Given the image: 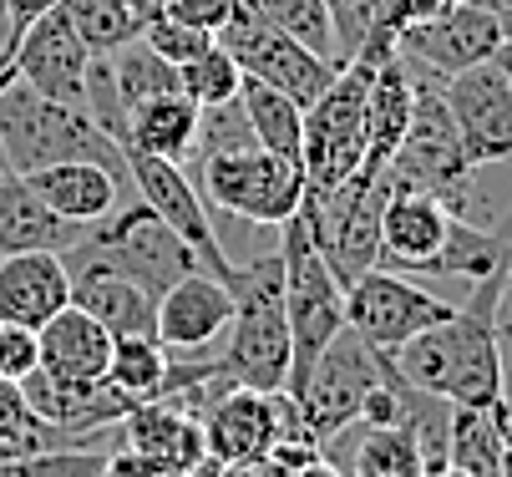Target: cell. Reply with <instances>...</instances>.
<instances>
[{
    "label": "cell",
    "mask_w": 512,
    "mask_h": 477,
    "mask_svg": "<svg viewBox=\"0 0 512 477\" xmlns=\"http://www.w3.org/2000/svg\"><path fill=\"white\" fill-rule=\"evenodd\" d=\"M492 295L497 275L472 285V300L457 305L452 320L411 335L391 356L396 376L447 406H497L502 401V351L492 335Z\"/></svg>",
    "instance_id": "cell-1"
},
{
    "label": "cell",
    "mask_w": 512,
    "mask_h": 477,
    "mask_svg": "<svg viewBox=\"0 0 512 477\" xmlns=\"http://www.w3.org/2000/svg\"><path fill=\"white\" fill-rule=\"evenodd\" d=\"M234 295V320L224 330V376L249 391H284L289 386V315H284V264L279 249L254 254L249 264H234L229 275Z\"/></svg>",
    "instance_id": "cell-2"
},
{
    "label": "cell",
    "mask_w": 512,
    "mask_h": 477,
    "mask_svg": "<svg viewBox=\"0 0 512 477\" xmlns=\"http://www.w3.org/2000/svg\"><path fill=\"white\" fill-rule=\"evenodd\" d=\"M391 46H396V36L381 26L350 61H340L330 87L305 107V153H300L305 193H330L360 173V163H365V92H371L376 61Z\"/></svg>",
    "instance_id": "cell-3"
},
{
    "label": "cell",
    "mask_w": 512,
    "mask_h": 477,
    "mask_svg": "<svg viewBox=\"0 0 512 477\" xmlns=\"http://www.w3.org/2000/svg\"><path fill=\"white\" fill-rule=\"evenodd\" d=\"M0 158L21 178L51 163H107L112 173H127L122 148L92 122L87 107L41 97L26 82L0 87Z\"/></svg>",
    "instance_id": "cell-4"
},
{
    "label": "cell",
    "mask_w": 512,
    "mask_h": 477,
    "mask_svg": "<svg viewBox=\"0 0 512 477\" xmlns=\"http://www.w3.org/2000/svg\"><path fill=\"white\" fill-rule=\"evenodd\" d=\"M406 77L416 87L411 92V122H406V138H401L396 158L386 163V173L401 188H421L431 198H442L457 219H477V168L467 163L462 138L452 127V112L442 102V77L416 72V66H406Z\"/></svg>",
    "instance_id": "cell-5"
},
{
    "label": "cell",
    "mask_w": 512,
    "mask_h": 477,
    "mask_svg": "<svg viewBox=\"0 0 512 477\" xmlns=\"http://www.w3.org/2000/svg\"><path fill=\"white\" fill-rule=\"evenodd\" d=\"M61 264H102V269H112V275L142 285L153 300L163 290H173L183 275L203 269L198 254L148 209V203H132V209H122V214L112 209L102 224H92L87 239L61 249Z\"/></svg>",
    "instance_id": "cell-6"
},
{
    "label": "cell",
    "mask_w": 512,
    "mask_h": 477,
    "mask_svg": "<svg viewBox=\"0 0 512 477\" xmlns=\"http://www.w3.org/2000/svg\"><path fill=\"white\" fill-rule=\"evenodd\" d=\"M279 264H284V315H289V386L295 391L305 381V371L315 366V356L345 330V285L330 275L325 254L315 249L305 219L295 214L289 224H279Z\"/></svg>",
    "instance_id": "cell-7"
},
{
    "label": "cell",
    "mask_w": 512,
    "mask_h": 477,
    "mask_svg": "<svg viewBox=\"0 0 512 477\" xmlns=\"http://www.w3.org/2000/svg\"><path fill=\"white\" fill-rule=\"evenodd\" d=\"M391 193V173H371L360 168L355 178H345L330 193H305L300 219L315 239V249L325 254L330 275L340 285H355L365 269L381 264V209Z\"/></svg>",
    "instance_id": "cell-8"
},
{
    "label": "cell",
    "mask_w": 512,
    "mask_h": 477,
    "mask_svg": "<svg viewBox=\"0 0 512 477\" xmlns=\"http://www.w3.org/2000/svg\"><path fill=\"white\" fill-rule=\"evenodd\" d=\"M198 193L203 203L249 224H289L305 203V168L284 163L254 143H229L198 158Z\"/></svg>",
    "instance_id": "cell-9"
},
{
    "label": "cell",
    "mask_w": 512,
    "mask_h": 477,
    "mask_svg": "<svg viewBox=\"0 0 512 477\" xmlns=\"http://www.w3.org/2000/svg\"><path fill=\"white\" fill-rule=\"evenodd\" d=\"M386 371H391V356L371 351L350 325L315 356V366L305 371V381L289 391V396L300 401V412H305V422H310V432H315L320 447L330 437H340L345 427L360 422L365 396L386 381Z\"/></svg>",
    "instance_id": "cell-10"
},
{
    "label": "cell",
    "mask_w": 512,
    "mask_h": 477,
    "mask_svg": "<svg viewBox=\"0 0 512 477\" xmlns=\"http://www.w3.org/2000/svg\"><path fill=\"white\" fill-rule=\"evenodd\" d=\"M452 315H457L452 300L431 295L426 285L396 275V269H386V264L365 269L355 285H345V325L381 356H396L411 335L442 325Z\"/></svg>",
    "instance_id": "cell-11"
},
{
    "label": "cell",
    "mask_w": 512,
    "mask_h": 477,
    "mask_svg": "<svg viewBox=\"0 0 512 477\" xmlns=\"http://www.w3.org/2000/svg\"><path fill=\"white\" fill-rule=\"evenodd\" d=\"M213 41L239 61L244 77H254V82H264V87H274V92H284V97H295L300 107H310V102L330 87V77L340 72L335 61L315 56V51H310L305 41H295V36L264 26V21L249 16L244 6L224 21V31H218Z\"/></svg>",
    "instance_id": "cell-12"
},
{
    "label": "cell",
    "mask_w": 512,
    "mask_h": 477,
    "mask_svg": "<svg viewBox=\"0 0 512 477\" xmlns=\"http://www.w3.org/2000/svg\"><path fill=\"white\" fill-rule=\"evenodd\" d=\"M442 102L452 112V127L462 138V153L472 168L512 163V72L507 46L492 61H477L467 72L442 82Z\"/></svg>",
    "instance_id": "cell-13"
},
{
    "label": "cell",
    "mask_w": 512,
    "mask_h": 477,
    "mask_svg": "<svg viewBox=\"0 0 512 477\" xmlns=\"http://www.w3.org/2000/svg\"><path fill=\"white\" fill-rule=\"evenodd\" d=\"M507 26L482 6V0H452L447 11H436L426 21H411L396 31V56L416 72H431V77H457L477 61H492L502 46H507Z\"/></svg>",
    "instance_id": "cell-14"
},
{
    "label": "cell",
    "mask_w": 512,
    "mask_h": 477,
    "mask_svg": "<svg viewBox=\"0 0 512 477\" xmlns=\"http://www.w3.org/2000/svg\"><path fill=\"white\" fill-rule=\"evenodd\" d=\"M122 168H127L137 198L148 203V209L198 254V264L208 269V275H218V280L229 285L234 259L224 254V244H218L213 214H208L198 183L188 178V168H183V163H168V158H148V153H122Z\"/></svg>",
    "instance_id": "cell-15"
},
{
    "label": "cell",
    "mask_w": 512,
    "mask_h": 477,
    "mask_svg": "<svg viewBox=\"0 0 512 477\" xmlns=\"http://www.w3.org/2000/svg\"><path fill=\"white\" fill-rule=\"evenodd\" d=\"M87 72H92V51L82 46V36L66 26L61 11H46L16 41V51L0 61V87H6V82H26L41 97L82 107L87 102Z\"/></svg>",
    "instance_id": "cell-16"
},
{
    "label": "cell",
    "mask_w": 512,
    "mask_h": 477,
    "mask_svg": "<svg viewBox=\"0 0 512 477\" xmlns=\"http://www.w3.org/2000/svg\"><path fill=\"white\" fill-rule=\"evenodd\" d=\"M203 427V452L213 462H259L279 442V391H249V386H224L208 412L198 417Z\"/></svg>",
    "instance_id": "cell-17"
},
{
    "label": "cell",
    "mask_w": 512,
    "mask_h": 477,
    "mask_svg": "<svg viewBox=\"0 0 512 477\" xmlns=\"http://www.w3.org/2000/svg\"><path fill=\"white\" fill-rule=\"evenodd\" d=\"M112 335L77 305L56 310L36 330V376H46L61 391H97L107 381Z\"/></svg>",
    "instance_id": "cell-18"
},
{
    "label": "cell",
    "mask_w": 512,
    "mask_h": 477,
    "mask_svg": "<svg viewBox=\"0 0 512 477\" xmlns=\"http://www.w3.org/2000/svg\"><path fill=\"white\" fill-rule=\"evenodd\" d=\"M234 320V295L229 285L208 275V269H193L183 275L173 290L158 295V315H153V335L168 351H203Z\"/></svg>",
    "instance_id": "cell-19"
},
{
    "label": "cell",
    "mask_w": 512,
    "mask_h": 477,
    "mask_svg": "<svg viewBox=\"0 0 512 477\" xmlns=\"http://www.w3.org/2000/svg\"><path fill=\"white\" fill-rule=\"evenodd\" d=\"M447 229H452V209L442 198L391 183L386 209H381V264L426 275L431 259L447 244Z\"/></svg>",
    "instance_id": "cell-20"
},
{
    "label": "cell",
    "mask_w": 512,
    "mask_h": 477,
    "mask_svg": "<svg viewBox=\"0 0 512 477\" xmlns=\"http://www.w3.org/2000/svg\"><path fill=\"white\" fill-rule=\"evenodd\" d=\"M71 305V275L56 249L0 254V320L41 330L56 310Z\"/></svg>",
    "instance_id": "cell-21"
},
{
    "label": "cell",
    "mask_w": 512,
    "mask_h": 477,
    "mask_svg": "<svg viewBox=\"0 0 512 477\" xmlns=\"http://www.w3.org/2000/svg\"><path fill=\"white\" fill-rule=\"evenodd\" d=\"M31 193L61 224H102L117 209V173L107 163H51L26 173Z\"/></svg>",
    "instance_id": "cell-22"
},
{
    "label": "cell",
    "mask_w": 512,
    "mask_h": 477,
    "mask_svg": "<svg viewBox=\"0 0 512 477\" xmlns=\"http://www.w3.org/2000/svg\"><path fill=\"white\" fill-rule=\"evenodd\" d=\"M66 275H71V305L87 310L107 335H153L158 300L142 285L112 275L102 264H66Z\"/></svg>",
    "instance_id": "cell-23"
},
{
    "label": "cell",
    "mask_w": 512,
    "mask_h": 477,
    "mask_svg": "<svg viewBox=\"0 0 512 477\" xmlns=\"http://www.w3.org/2000/svg\"><path fill=\"white\" fill-rule=\"evenodd\" d=\"M198 127H203V107L183 92H168V97H153L127 112L122 122V153H148V158H168V163H183L198 143Z\"/></svg>",
    "instance_id": "cell-24"
},
{
    "label": "cell",
    "mask_w": 512,
    "mask_h": 477,
    "mask_svg": "<svg viewBox=\"0 0 512 477\" xmlns=\"http://www.w3.org/2000/svg\"><path fill=\"white\" fill-rule=\"evenodd\" d=\"M411 77L396 56V46L376 61V77L371 92H365V163L371 173H386V163L396 158L401 138H406V122H411Z\"/></svg>",
    "instance_id": "cell-25"
},
{
    "label": "cell",
    "mask_w": 512,
    "mask_h": 477,
    "mask_svg": "<svg viewBox=\"0 0 512 477\" xmlns=\"http://www.w3.org/2000/svg\"><path fill=\"white\" fill-rule=\"evenodd\" d=\"M117 427H122V437H127L132 452L158 457V462H168L178 472H193L198 457H203V427H198V417L183 412V406H173V401H142V406H132Z\"/></svg>",
    "instance_id": "cell-26"
},
{
    "label": "cell",
    "mask_w": 512,
    "mask_h": 477,
    "mask_svg": "<svg viewBox=\"0 0 512 477\" xmlns=\"http://www.w3.org/2000/svg\"><path fill=\"white\" fill-rule=\"evenodd\" d=\"M77 244V224H61L46 203L31 193L21 173L0 158V254H26V249H66Z\"/></svg>",
    "instance_id": "cell-27"
},
{
    "label": "cell",
    "mask_w": 512,
    "mask_h": 477,
    "mask_svg": "<svg viewBox=\"0 0 512 477\" xmlns=\"http://www.w3.org/2000/svg\"><path fill=\"white\" fill-rule=\"evenodd\" d=\"M239 117L249 127V143L254 148H264V153H274L284 163H300V153H305V107L295 97H284V92L244 77V87H239Z\"/></svg>",
    "instance_id": "cell-28"
},
{
    "label": "cell",
    "mask_w": 512,
    "mask_h": 477,
    "mask_svg": "<svg viewBox=\"0 0 512 477\" xmlns=\"http://www.w3.org/2000/svg\"><path fill=\"white\" fill-rule=\"evenodd\" d=\"M340 437H350V457H345V477H421L426 452L416 442L411 427H345Z\"/></svg>",
    "instance_id": "cell-29"
},
{
    "label": "cell",
    "mask_w": 512,
    "mask_h": 477,
    "mask_svg": "<svg viewBox=\"0 0 512 477\" xmlns=\"http://www.w3.org/2000/svg\"><path fill=\"white\" fill-rule=\"evenodd\" d=\"M507 259H512V239H507V234H497V229H487V224H472V219H457V214H452L447 244H442V254L431 259L426 275L477 285V280L502 275Z\"/></svg>",
    "instance_id": "cell-30"
},
{
    "label": "cell",
    "mask_w": 512,
    "mask_h": 477,
    "mask_svg": "<svg viewBox=\"0 0 512 477\" xmlns=\"http://www.w3.org/2000/svg\"><path fill=\"white\" fill-rule=\"evenodd\" d=\"M507 432L497 422V406H452L447 417V462L467 477H502Z\"/></svg>",
    "instance_id": "cell-31"
},
{
    "label": "cell",
    "mask_w": 512,
    "mask_h": 477,
    "mask_svg": "<svg viewBox=\"0 0 512 477\" xmlns=\"http://www.w3.org/2000/svg\"><path fill=\"white\" fill-rule=\"evenodd\" d=\"M107 82H112V97H117L122 122H127V112H132V107L178 92V66H173V61H163L148 41L137 36V41H127V46L107 51Z\"/></svg>",
    "instance_id": "cell-32"
},
{
    "label": "cell",
    "mask_w": 512,
    "mask_h": 477,
    "mask_svg": "<svg viewBox=\"0 0 512 477\" xmlns=\"http://www.w3.org/2000/svg\"><path fill=\"white\" fill-rule=\"evenodd\" d=\"M173 351L158 335H112V361H107V381L132 396V401H153L163 391Z\"/></svg>",
    "instance_id": "cell-33"
},
{
    "label": "cell",
    "mask_w": 512,
    "mask_h": 477,
    "mask_svg": "<svg viewBox=\"0 0 512 477\" xmlns=\"http://www.w3.org/2000/svg\"><path fill=\"white\" fill-rule=\"evenodd\" d=\"M56 11L66 16L71 31L82 36V46L92 56H107V51L142 36V16H137L132 0H61Z\"/></svg>",
    "instance_id": "cell-34"
},
{
    "label": "cell",
    "mask_w": 512,
    "mask_h": 477,
    "mask_svg": "<svg viewBox=\"0 0 512 477\" xmlns=\"http://www.w3.org/2000/svg\"><path fill=\"white\" fill-rule=\"evenodd\" d=\"M239 6H244L249 16H259L264 26L305 41L315 56H325V61L340 66V56H335V26H330L325 0H239Z\"/></svg>",
    "instance_id": "cell-35"
},
{
    "label": "cell",
    "mask_w": 512,
    "mask_h": 477,
    "mask_svg": "<svg viewBox=\"0 0 512 477\" xmlns=\"http://www.w3.org/2000/svg\"><path fill=\"white\" fill-rule=\"evenodd\" d=\"M239 87H244L239 61H234L224 46H218V41H208L193 61H183V66H178V92H183V97H193L203 112H218V107L239 102Z\"/></svg>",
    "instance_id": "cell-36"
},
{
    "label": "cell",
    "mask_w": 512,
    "mask_h": 477,
    "mask_svg": "<svg viewBox=\"0 0 512 477\" xmlns=\"http://www.w3.org/2000/svg\"><path fill=\"white\" fill-rule=\"evenodd\" d=\"M46 447H71V442H61L31 412L21 381H0V462H16V457H31V452H46Z\"/></svg>",
    "instance_id": "cell-37"
},
{
    "label": "cell",
    "mask_w": 512,
    "mask_h": 477,
    "mask_svg": "<svg viewBox=\"0 0 512 477\" xmlns=\"http://www.w3.org/2000/svg\"><path fill=\"white\" fill-rule=\"evenodd\" d=\"M107 457L87 442H71V447H46L16 462H0V477H102Z\"/></svg>",
    "instance_id": "cell-38"
},
{
    "label": "cell",
    "mask_w": 512,
    "mask_h": 477,
    "mask_svg": "<svg viewBox=\"0 0 512 477\" xmlns=\"http://www.w3.org/2000/svg\"><path fill=\"white\" fill-rule=\"evenodd\" d=\"M142 41H148L163 61L183 66V61H193L213 36H208V31H193V26H183V21H173V16H153V21H142Z\"/></svg>",
    "instance_id": "cell-39"
},
{
    "label": "cell",
    "mask_w": 512,
    "mask_h": 477,
    "mask_svg": "<svg viewBox=\"0 0 512 477\" xmlns=\"http://www.w3.org/2000/svg\"><path fill=\"white\" fill-rule=\"evenodd\" d=\"M36 371V330L0 320V381H26Z\"/></svg>",
    "instance_id": "cell-40"
},
{
    "label": "cell",
    "mask_w": 512,
    "mask_h": 477,
    "mask_svg": "<svg viewBox=\"0 0 512 477\" xmlns=\"http://www.w3.org/2000/svg\"><path fill=\"white\" fill-rule=\"evenodd\" d=\"M234 11H239V0H168L163 16H173V21H183V26H193V31L218 36Z\"/></svg>",
    "instance_id": "cell-41"
},
{
    "label": "cell",
    "mask_w": 512,
    "mask_h": 477,
    "mask_svg": "<svg viewBox=\"0 0 512 477\" xmlns=\"http://www.w3.org/2000/svg\"><path fill=\"white\" fill-rule=\"evenodd\" d=\"M61 0H6V6H0V16H6V56L16 51V41L46 16V11H56Z\"/></svg>",
    "instance_id": "cell-42"
},
{
    "label": "cell",
    "mask_w": 512,
    "mask_h": 477,
    "mask_svg": "<svg viewBox=\"0 0 512 477\" xmlns=\"http://www.w3.org/2000/svg\"><path fill=\"white\" fill-rule=\"evenodd\" d=\"M102 477H188V472H178V467H168V462H158V457H142V452L122 447V452L107 457Z\"/></svg>",
    "instance_id": "cell-43"
},
{
    "label": "cell",
    "mask_w": 512,
    "mask_h": 477,
    "mask_svg": "<svg viewBox=\"0 0 512 477\" xmlns=\"http://www.w3.org/2000/svg\"><path fill=\"white\" fill-rule=\"evenodd\" d=\"M289 477H345V472H340L330 457H315V462H305L300 472H289Z\"/></svg>",
    "instance_id": "cell-44"
},
{
    "label": "cell",
    "mask_w": 512,
    "mask_h": 477,
    "mask_svg": "<svg viewBox=\"0 0 512 477\" xmlns=\"http://www.w3.org/2000/svg\"><path fill=\"white\" fill-rule=\"evenodd\" d=\"M218 477H269V472H264V462H234V467H224Z\"/></svg>",
    "instance_id": "cell-45"
},
{
    "label": "cell",
    "mask_w": 512,
    "mask_h": 477,
    "mask_svg": "<svg viewBox=\"0 0 512 477\" xmlns=\"http://www.w3.org/2000/svg\"><path fill=\"white\" fill-rule=\"evenodd\" d=\"M482 6H487V11L507 26V36H512V0H482Z\"/></svg>",
    "instance_id": "cell-46"
},
{
    "label": "cell",
    "mask_w": 512,
    "mask_h": 477,
    "mask_svg": "<svg viewBox=\"0 0 512 477\" xmlns=\"http://www.w3.org/2000/svg\"><path fill=\"white\" fill-rule=\"evenodd\" d=\"M132 6H137V16H142V21H153V16H163V11H168V0H132Z\"/></svg>",
    "instance_id": "cell-47"
},
{
    "label": "cell",
    "mask_w": 512,
    "mask_h": 477,
    "mask_svg": "<svg viewBox=\"0 0 512 477\" xmlns=\"http://www.w3.org/2000/svg\"><path fill=\"white\" fill-rule=\"evenodd\" d=\"M421 477H467V472H457L452 462H426V467H421Z\"/></svg>",
    "instance_id": "cell-48"
},
{
    "label": "cell",
    "mask_w": 512,
    "mask_h": 477,
    "mask_svg": "<svg viewBox=\"0 0 512 477\" xmlns=\"http://www.w3.org/2000/svg\"><path fill=\"white\" fill-rule=\"evenodd\" d=\"M0 6H6V0H0ZM0 21H6V16H0Z\"/></svg>",
    "instance_id": "cell-49"
}]
</instances>
